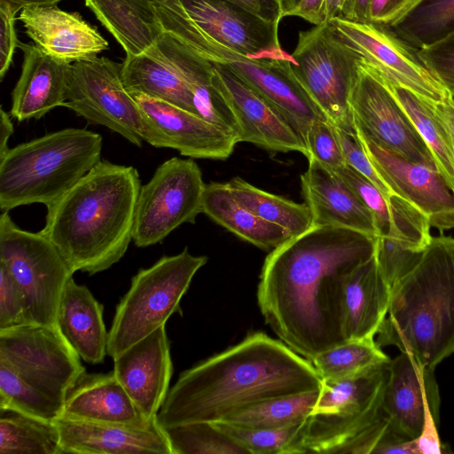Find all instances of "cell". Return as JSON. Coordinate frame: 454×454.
Listing matches in <instances>:
<instances>
[{"label": "cell", "instance_id": "obj_1", "mask_svg": "<svg viewBox=\"0 0 454 454\" xmlns=\"http://www.w3.org/2000/svg\"><path fill=\"white\" fill-rule=\"evenodd\" d=\"M376 238L347 228L312 225L265 258L257 301L267 325L310 361L343 343L344 277L374 255Z\"/></svg>", "mask_w": 454, "mask_h": 454}, {"label": "cell", "instance_id": "obj_2", "mask_svg": "<svg viewBox=\"0 0 454 454\" xmlns=\"http://www.w3.org/2000/svg\"><path fill=\"white\" fill-rule=\"evenodd\" d=\"M313 364L257 332L180 373L157 414L161 427L222 422L267 400L320 389Z\"/></svg>", "mask_w": 454, "mask_h": 454}, {"label": "cell", "instance_id": "obj_3", "mask_svg": "<svg viewBox=\"0 0 454 454\" xmlns=\"http://www.w3.org/2000/svg\"><path fill=\"white\" fill-rule=\"evenodd\" d=\"M140 188L136 168L100 160L46 206L41 231L74 273L104 271L124 256L132 240Z\"/></svg>", "mask_w": 454, "mask_h": 454}, {"label": "cell", "instance_id": "obj_4", "mask_svg": "<svg viewBox=\"0 0 454 454\" xmlns=\"http://www.w3.org/2000/svg\"><path fill=\"white\" fill-rule=\"evenodd\" d=\"M377 335L380 348L395 346L427 368L454 353V238L432 237L417 264L392 286Z\"/></svg>", "mask_w": 454, "mask_h": 454}, {"label": "cell", "instance_id": "obj_5", "mask_svg": "<svg viewBox=\"0 0 454 454\" xmlns=\"http://www.w3.org/2000/svg\"><path fill=\"white\" fill-rule=\"evenodd\" d=\"M85 368L59 327L0 330V409L54 421Z\"/></svg>", "mask_w": 454, "mask_h": 454}, {"label": "cell", "instance_id": "obj_6", "mask_svg": "<svg viewBox=\"0 0 454 454\" xmlns=\"http://www.w3.org/2000/svg\"><path fill=\"white\" fill-rule=\"evenodd\" d=\"M100 134L67 128L10 148L0 157V208L48 206L101 160Z\"/></svg>", "mask_w": 454, "mask_h": 454}, {"label": "cell", "instance_id": "obj_7", "mask_svg": "<svg viewBox=\"0 0 454 454\" xmlns=\"http://www.w3.org/2000/svg\"><path fill=\"white\" fill-rule=\"evenodd\" d=\"M207 257L196 256L185 247L163 256L132 277L121 299L108 331L107 355L113 359L153 332L165 325L176 312L196 272Z\"/></svg>", "mask_w": 454, "mask_h": 454}, {"label": "cell", "instance_id": "obj_8", "mask_svg": "<svg viewBox=\"0 0 454 454\" xmlns=\"http://www.w3.org/2000/svg\"><path fill=\"white\" fill-rule=\"evenodd\" d=\"M388 364L350 379L323 380L315 406L301 423L289 454L338 453L370 426L382 413Z\"/></svg>", "mask_w": 454, "mask_h": 454}, {"label": "cell", "instance_id": "obj_9", "mask_svg": "<svg viewBox=\"0 0 454 454\" xmlns=\"http://www.w3.org/2000/svg\"><path fill=\"white\" fill-rule=\"evenodd\" d=\"M291 55L294 77L328 121L336 128L356 132L349 96L361 57L331 22L301 31Z\"/></svg>", "mask_w": 454, "mask_h": 454}, {"label": "cell", "instance_id": "obj_10", "mask_svg": "<svg viewBox=\"0 0 454 454\" xmlns=\"http://www.w3.org/2000/svg\"><path fill=\"white\" fill-rule=\"evenodd\" d=\"M0 262L24 293L29 324L58 327L61 297L74 272L55 245L41 231L20 229L2 211Z\"/></svg>", "mask_w": 454, "mask_h": 454}, {"label": "cell", "instance_id": "obj_11", "mask_svg": "<svg viewBox=\"0 0 454 454\" xmlns=\"http://www.w3.org/2000/svg\"><path fill=\"white\" fill-rule=\"evenodd\" d=\"M121 67L122 64L105 57L71 63L64 106L141 147L146 138V121L124 86Z\"/></svg>", "mask_w": 454, "mask_h": 454}, {"label": "cell", "instance_id": "obj_12", "mask_svg": "<svg viewBox=\"0 0 454 454\" xmlns=\"http://www.w3.org/2000/svg\"><path fill=\"white\" fill-rule=\"evenodd\" d=\"M206 184L192 159L173 157L161 163L141 186L137 197L132 240L137 247L163 241L180 225L195 223L202 213Z\"/></svg>", "mask_w": 454, "mask_h": 454}, {"label": "cell", "instance_id": "obj_13", "mask_svg": "<svg viewBox=\"0 0 454 454\" xmlns=\"http://www.w3.org/2000/svg\"><path fill=\"white\" fill-rule=\"evenodd\" d=\"M160 24L191 22L227 48L254 59L294 60L278 39V24L225 0H151Z\"/></svg>", "mask_w": 454, "mask_h": 454}, {"label": "cell", "instance_id": "obj_14", "mask_svg": "<svg viewBox=\"0 0 454 454\" xmlns=\"http://www.w3.org/2000/svg\"><path fill=\"white\" fill-rule=\"evenodd\" d=\"M358 133L409 160L435 167L427 146L380 74L362 58L349 96Z\"/></svg>", "mask_w": 454, "mask_h": 454}, {"label": "cell", "instance_id": "obj_15", "mask_svg": "<svg viewBox=\"0 0 454 454\" xmlns=\"http://www.w3.org/2000/svg\"><path fill=\"white\" fill-rule=\"evenodd\" d=\"M342 40L386 80L439 103L450 94L412 48L389 27L354 22L341 17L330 21Z\"/></svg>", "mask_w": 454, "mask_h": 454}, {"label": "cell", "instance_id": "obj_16", "mask_svg": "<svg viewBox=\"0 0 454 454\" xmlns=\"http://www.w3.org/2000/svg\"><path fill=\"white\" fill-rule=\"evenodd\" d=\"M374 168L393 193L422 212L431 227L454 228V192L435 167L388 152L356 131Z\"/></svg>", "mask_w": 454, "mask_h": 454}, {"label": "cell", "instance_id": "obj_17", "mask_svg": "<svg viewBox=\"0 0 454 454\" xmlns=\"http://www.w3.org/2000/svg\"><path fill=\"white\" fill-rule=\"evenodd\" d=\"M212 82L235 116L239 142L271 152L295 151L308 156L304 139L286 117L232 71L213 64Z\"/></svg>", "mask_w": 454, "mask_h": 454}, {"label": "cell", "instance_id": "obj_18", "mask_svg": "<svg viewBox=\"0 0 454 454\" xmlns=\"http://www.w3.org/2000/svg\"><path fill=\"white\" fill-rule=\"evenodd\" d=\"M146 121L145 142L192 159H227L236 139L200 116L140 93H130Z\"/></svg>", "mask_w": 454, "mask_h": 454}, {"label": "cell", "instance_id": "obj_19", "mask_svg": "<svg viewBox=\"0 0 454 454\" xmlns=\"http://www.w3.org/2000/svg\"><path fill=\"white\" fill-rule=\"evenodd\" d=\"M432 368L402 352L388 364L381 410L391 427L416 440L430 421L439 423L440 394Z\"/></svg>", "mask_w": 454, "mask_h": 454}, {"label": "cell", "instance_id": "obj_20", "mask_svg": "<svg viewBox=\"0 0 454 454\" xmlns=\"http://www.w3.org/2000/svg\"><path fill=\"white\" fill-rule=\"evenodd\" d=\"M113 360V371L136 406L148 420L154 419L168 393L173 374L165 325Z\"/></svg>", "mask_w": 454, "mask_h": 454}, {"label": "cell", "instance_id": "obj_21", "mask_svg": "<svg viewBox=\"0 0 454 454\" xmlns=\"http://www.w3.org/2000/svg\"><path fill=\"white\" fill-rule=\"evenodd\" d=\"M54 422L59 433L62 454H171L168 441L157 419L147 427L64 417Z\"/></svg>", "mask_w": 454, "mask_h": 454}, {"label": "cell", "instance_id": "obj_22", "mask_svg": "<svg viewBox=\"0 0 454 454\" xmlns=\"http://www.w3.org/2000/svg\"><path fill=\"white\" fill-rule=\"evenodd\" d=\"M19 20L43 51L70 64L91 59L108 49V42L79 13L56 5L25 8Z\"/></svg>", "mask_w": 454, "mask_h": 454}, {"label": "cell", "instance_id": "obj_23", "mask_svg": "<svg viewBox=\"0 0 454 454\" xmlns=\"http://www.w3.org/2000/svg\"><path fill=\"white\" fill-rule=\"evenodd\" d=\"M308 160L301 181L312 225L347 228L377 238L373 216L356 193L334 170Z\"/></svg>", "mask_w": 454, "mask_h": 454}, {"label": "cell", "instance_id": "obj_24", "mask_svg": "<svg viewBox=\"0 0 454 454\" xmlns=\"http://www.w3.org/2000/svg\"><path fill=\"white\" fill-rule=\"evenodd\" d=\"M23 51L20 76L12 92L10 114L18 121L38 120L66 102L70 63L20 43Z\"/></svg>", "mask_w": 454, "mask_h": 454}, {"label": "cell", "instance_id": "obj_25", "mask_svg": "<svg viewBox=\"0 0 454 454\" xmlns=\"http://www.w3.org/2000/svg\"><path fill=\"white\" fill-rule=\"evenodd\" d=\"M391 291L375 255L344 277L340 323L345 341L374 339L387 315Z\"/></svg>", "mask_w": 454, "mask_h": 454}, {"label": "cell", "instance_id": "obj_26", "mask_svg": "<svg viewBox=\"0 0 454 454\" xmlns=\"http://www.w3.org/2000/svg\"><path fill=\"white\" fill-rule=\"evenodd\" d=\"M60 417L134 427H147L156 419L142 414L114 371L82 373L67 394Z\"/></svg>", "mask_w": 454, "mask_h": 454}, {"label": "cell", "instance_id": "obj_27", "mask_svg": "<svg viewBox=\"0 0 454 454\" xmlns=\"http://www.w3.org/2000/svg\"><path fill=\"white\" fill-rule=\"evenodd\" d=\"M154 47L188 86L197 114L239 143L235 116L213 84V64L166 33Z\"/></svg>", "mask_w": 454, "mask_h": 454}, {"label": "cell", "instance_id": "obj_28", "mask_svg": "<svg viewBox=\"0 0 454 454\" xmlns=\"http://www.w3.org/2000/svg\"><path fill=\"white\" fill-rule=\"evenodd\" d=\"M103 311V305L88 287L71 277L59 303L58 327L81 359L92 364L102 363L107 354Z\"/></svg>", "mask_w": 454, "mask_h": 454}, {"label": "cell", "instance_id": "obj_29", "mask_svg": "<svg viewBox=\"0 0 454 454\" xmlns=\"http://www.w3.org/2000/svg\"><path fill=\"white\" fill-rule=\"evenodd\" d=\"M85 4L122 46L126 57L145 52L164 34L151 0H85Z\"/></svg>", "mask_w": 454, "mask_h": 454}, {"label": "cell", "instance_id": "obj_30", "mask_svg": "<svg viewBox=\"0 0 454 454\" xmlns=\"http://www.w3.org/2000/svg\"><path fill=\"white\" fill-rule=\"evenodd\" d=\"M202 213L240 239L263 250H272L292 235L283 227L267 222L242 206L227 184H206Z\"/></svg>", "mask_w": 454, "mask_h": 454}, {"label": "cell", "instance_id": "obj_31", "mask_svg": "<svg viewBox=\"0 0 454 454\" xmlns=\"http://www.w3.org/2000/svg\"><path fill=\"white\" fill-rule=\"evenodd\" d=\"M121 64L122 81L129 93H140L199 115L188 86L154 46L140 55L126 57Z\"/></svg>", "mask_w": 454, "mask_h": 454}, {"label": "cell", "instance_id": "obj_32", "mask_svg": "<svg viewBox=\"0 0 454 454\" xmlns=\"http://www.w3.org/2000/svg\"><path fill=\"white\" fill-rule=\"evenodd\" d=\"M382 78L430 151L435 168L454 192V148L445 124L434 110V102Z\"/></svg>", "mask_w": 454, "mask_h": 454}, {"label": "cell", "instance_id": "obj_33", "mask_svg": "<svg viewBox=\"0 0 454 454\" xmlns=\"http://www.w3.org/2000/svg\"><path fill=\"white\" fill-rule=\"evenodd\" d=\"M0 454H62L54 421L0 409Z\"/></svg>", "mask_w": 454, "mask_h": 454}, {"label": "cell", "instance_id": "obj_34", "mask_svg": "<svg viewBox=\"0 0 454 454\" xmlns=\"http://www.w3.org/2000/svg\"><path fill=\"white\" fill-rule=\"evenodd\" d=\"M233 197L258 217L286 229L292 236L312 226L306 203H296L262 191L236 176L226 183Z\"/></svg>", "mask_w": 454, "mask_h": 454}, {"label": "cell", "instance_id": "obj_35", "mask_svg": "<svg viewBox=\"0 0 454 454\" xmlns=\"http://www.w3.org/2000/svg\"><path fill=\"white\" fill-rule=\"evenodd\" d=\"M390 360L372 339L346 340L317 354L309 362L322 381H337L356 377Z\"/></svg>", "mask_w": 454, "mask_h": 454}, {"label": "cell", "instance_id": "obj_36", "mask_svg": "<svg viewBox=\"0 0 454 454\" xmlns=\"http://www.w3.org/2000/svg\"><path fill=\"white\" fill-rule=\"evenodd\" d=\"M387 27L418 51L428 47L454 32V0H421Z\"/></svg>", "mask_w": 454, "mask_h": 454}, {"label": "cell", "instance_id": "obj_37", "mask_svg": "<svg viewBox=\"0 0 454 454\" xmlns=\"http://www.w3.org/2000/svg\"><path fill=\"white\" fill-rule=\"evenodd\" d=\"M320 389L274 398L249 407L225 421L251 428H281L303 422L311 413Z\"/></svg>", "mask_w": 454, "mask_h": 454}, {"label": "cell", "instance_id": "obj_38", "mask_svg": "<svg viewBox=\"0 0 454 454\" xmlns=\"http://www.w3.org/2000/svg\"><path fill=\"white\" fill-rule=\"evenodd\" d=\"M171 454H248L212 422L162 427Z\"/></svg>", "mask_w": 454, "mask_h": 454}, {"label": "cell", "instance_id": "obj_39", "mask_svg": "<svg viewBox=\"0 0 454 454\" xmlns=\"http://www.w3.org/2000/svg\"><path fill=\"white\" fill-rule=\"evenodd\" d=\"M371 211L378 237L387 235L394 223L407 215L413 206L396 194L387 196L368 178L348 165L334 170Z\"/></svg>", "mask_w": 454, "mask_h": 454}, {"label": "cell", "instance_id": "obj_40", "mask_svg": "<svg viewBox=\"0 0 454 454\" xmlns=\"http://www.w3.org/2000/svg\"><path fill=\"white\" fill-rule=\"evenodd\" d=\"M248 454H289L301 423L281 428H251L227 422H213Z\"/></svg>", "mask_w": 454, "mask_h": 454}, {"label": "cell", "instance_id": "obj_41", "mask_svg": "<svg viewBox=\"0 0 454 454\" xmlns=\"http://www.w3.org/2000/svg\"><path fill=\"white\" fill-rule=\"evenodd\" d=\"M424 250L385 235L376 238L374 255L381 274L392 287L417 264Z\"/></svg>", "mask_w": 454, "mask_h": 454}, {"label": "cell", "instance_id": "obj_42", "mask_svg": "<svg viewBox=\"0 0 454 454\" xmlns=\"http://www.w3.org/2000/svg\"><path fill=\"white\" fill-rule=\"evenodd\" d=\"M308 159H314L335 170L346 165L334 126L327 119H317L309 127L305 137Z\"/></svg>", "mask_w": 454, "mask_h": 454}, {"label": "cell", "instance_id": "obj_43", "mask_svg": "<svg viewBox=\"0 0 454 454\" xmlns=\"http://www.w3.org/2000/svg\"><path fill=\"white\" fill-rule=\"evenodd\" d=\"M29 324L24 293L5 264L0 262V330Z\"/></svg>", "mask_w": 454, "mask_h": 454}, {"label": "cell", "instance_id": "obj_44", "mask_svg": "<svg viewBox=\"0 0 454 454\" xmlns=\"http://www.w3.org/2000/svg\"><path fill=\"white\" fill-rule=\"evenodd\" d=\"M334 128L346 165L368 178L387 196L395 194L374 168L357 133Z\"/></svg>", "mask_w": 454, "mask_h": 454}, {"label": "cell", "instance_id": "obj_45", "mask_svg": "<svg viewBox=\"0 0 454 454\" xmlns=\"http://www.w3.org/2000/svg\"><path fill=\"white\" fill-rule=\"evenodd\" d=\"M418 54L429 71L454 96V32Z\"/></svg>", "mask_w": 454, "mask_h": 454}, {"label": "cell", "instance_id": "obj_46", "mask_svg": "<svg viewBox=\"0 0 454 454\" xmlns=\"http://www.w3.org/2000/svg\"><path fill=\"white\" fill-rule=\"evenodd\" d=\"M16 10L0 2V80L2 81L12 62L15 49L19 47L15 30Z\"/></svg>", "mask_w": 454, "mask_h": 454}, {"label": "cell", "instance_id": "obj_47", "mask_svg": "<svg viewBox=\"0 0 454 454\" xmlns=\"http://www.w3.org/2000/svg\"><path fill=\"white\" fill-rule=\"evenodd\" d=\"M389 426L390 422L388 419L382 412L370 426L341 447L338 453H373Z\"/></svg>", "mask_w": 454, "mask_h": 454}, {"label": "cell", "instance_id": "obj_48", "mask_svg": "<svg viewBox=\"0 0 454 454\" xmlns=\"http://www.w3.org/2000/svg\"><path fill=\"white\" fill-rule=\"evenodd\" d=\"M421 0H371L369 22L391 27L405 17Z\"/></svg>", "mask_w": 454, "mask_h": 454}, {"label": "cell", "instance_id": "obj_49", "mask_svg": "<svg viewBox=\"0 0 454 454\" xmlns=\"http://www.w3.org/2000/svg\"><path fill=\"white\" fill-rule=\"evenodd\" d=\"M235 4L262 19L278 24L283 19L279 0H225Z\"/></svg>", "mask_w": 454, "mask_h": 454}, {"label": "cell", "instance_id": "obj_50", "mask_svg": "<svg viewBox=\"0 0 454 454\" xmlns=\"http://www.w3.org/2000/svg\"><path fill=\"white\" fill-rule=\"evenodd\" d=\"M325 0H301L290 16L300 17L317 26L325 23L323 7Z\"/></svg>", "mask_w": 454, "mask_h": 454}, {"label": "cell", "instance_id": "obj_51", "mask_svg": "<svg viewBox=\"0 0 454 454\" xmlns=\"http://www.w3.org/2000/svg\"><path fill=\"white\" fill-rule=\"evenodd\" d=\"M371 0H347L341 18L354 22H369Z\"/></svg>", "mask_w": 454, "mask_h": 454}, {"label": "cell", "instance_id": "obj_52", "mask_svg": "<svg viewBox=\"0 0 454 454\" xmlns=\"http://www.w3.org/2000/svg\"><path fill=\"white\" fill-rule=\"evenodd\" d=\"M433 104L435 112L449 131L454 148V97L450 95L444 101Z\"/></svg>", "mask_w": 454, "mask_h": 454}, {"label": "cell", "instance_id": "obj_53", "mask_svg": "<svg viewBox=\"0 0 454 454\" xmlns=\"http://www.w3.org/2000/svg\"><path fill=\"white\" fill-rule=\"evenodd\" d=\"M13 123L10 114L4 111L3 106L0 108V157H3L10 149L8 141L13 133Z\"/></svg>", "mask_w": 454, "mask_h": 454}, {"label": "cell", "instance_id": "obj_54", "mask_svg": "<svg viewBox=\"0 0 454 454\" xmlns=\"http://www.w3.org/2000/svg\"><path fill=\"white\" fill-rule=\"evenodd\" d=\"M60 1L62 0H0V2L9 4L17 12L28 7L57 5Z\"/></svg>", "mask_w": 454, "mask_h": 454}, {"label": "cell", "instance_id": "obj_55", "mask_svg": "<svg viewBox=\"0 0 454 454\" xmlns=\"http://www.w3.org/2000/svg\"><path fill=\"white\" fill-rule=\"evenodd\" d=\"M346 1L347 0H325L323 7L325 23L330 22L332 20L341 16Z\"/></svg>", "mask_w": 454, "mask_h": 454}, {"label": "cell", "instance_id": "obj_56", "mask_svg": "<svg viewBox=\"0 0 454 454\" xmlns=\"http://www.w3.org/2000/svg\"><path fill=\"white\" fill-rule=\"evenodd\" d=\"M301 0H279L282 18L290 16Z\"/></svg>", "mask_w": 454, "mask_h": 454}, {"label": "cell", "instance_id": "obj_57", "mask_svg": "<svg viewBox=\"0 0 454 454\" xmlns=\"http://www.w3.org/2000/svg\"><path fill=\"white\" fill-rule=\"evenodd\" d=\"M454 97V96H453Z\"/></svg>", "mask_w": 454, "mask_h": 454}]
</instances>
